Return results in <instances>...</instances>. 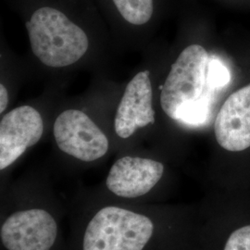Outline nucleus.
I'll list each match as a JSON object with an SVG mask.
<instances>
[{"instance_id": "f8f14e48", "label": "nucleus", "mask_w": 250, "mask_h": 250, "mask_svg": "<svg viewBox=\"0 0 250 250\" xmlns=\"http://www.w3.org/2000/svg\"><path fill=\"white\" fill-rule=\"evenodd\" d=\"M231 80L230 72L223 63L217 60L209 61L207 72V86L216 90L226 86Z\"/></svg>"}, {"instance_id": "1a4fd4ad", "label": "nucleus", "mask_w": 250, "mask_h": 250, "mask_svg": "<svg viewBox=\"0 0 250 250\" xmlns=\"http://www.w3.org/2000/svg\"><path fill=\"white\" fill-rule=\"evenodd\" d=\"M163 171L164 166L159 161L124 157L110 168L107 187L118 197H142L160 182Z\"/></svg>"}, {"instance_id": "7ed1b4c3", "label": "nucleus", "mask_w": 250, "mask_h": 250, "mask_svg": "<svg viewBox=\"0 0 250 250\" xmlns=\"http://www.w3.org/2000/svg\"><path fill=\"white\" fill-rule=\"evenodd\" d=\"M208 62L205 48L191 45L171 65L170 73L161 86V107L170 119L179 121L181 114L203 96Z\"/></svg>"}, {"instance_id": "4468645a", "label": "nucleus", "mask_w": 250, "mask_h": 250, "mask_svg": "<svg viewBox=\"0 0 250 250\" xmlns=\"http://www.w3.org/2000/svg\"><path fill=\"white\" fill-rule=\"evenodd\" d=\"M9 103V94L7 88L1 84L0 85V112L3 113Z\"/></svg>"}, {"instance_id": "9d476101", "label": "nucleus", "mask_w": 250, "mask_h": 250, "mask_svg": "<svg viewBox=\"0 0 250 250\" xmlns=\"http://www.w3.org/2000/svg\"><path fill=\"white\" fill-rule=\"evenodd\" d=\"M121 15L134 25L146 23L153 14V0H113Z\"/></svg>"}, {"instance_id": "20e7f679", "label": "nucleus", "mask_w": 250, "mask_h": 250, "mask_svg": "<svg viewBox=\"0 0 250 250\" xmlns=\"http://www.w3.org/2000/svg\"><path fill=\"white\" fill-rule=\"evenodd\" d=\"M53 131L60 149L77 160L97 161L108 150L107 136L81 110H65L57 118Z\"/></svg>"}, {"instance_id": "f257e3e1", "label": "nucleus", "mask_w": 250, "mask_h": 250, "mask_svg": "<svg viewBox=\"0 0 250 250\" xmlns=\"http://www.w3.org/2000/svg\"><path fill=\"white\" fill-rule=\"evenodd\" d=\"M26 28L33 53L48 67L72 65L87 51L86 34L58 9H37Z\"/></svg>"}, {"instance_id": "ddd939ff", "label": "nucleus", "mask_w": 250, "mask_h": 250, "mask_svg": "<svg viewBox=\"0 0 250 250\" xmlns=\"http://www.w3.org/2000/svg\"><path fill=\"white\" fill-rule=\"evenodd\" d=\"M224 250H250V225L243 226L232 232Z\"/></svg>"}, {"instance_id": "9b49d317", "label": "nucleus", "mask_w": 250, "mask_h": 250, "mask_svg": "<svg viewBox=\"0 0 250 250\" xmlns=\"http://www.w3.org/2000/svg\"><path fill=\"white\" fill-rule=\"evenodd\" d=\"M210 89L207 86L205 93L203 96L188 107L182 114L179 119L178 122L185 124V125H191V126H199L204 125L208 118L209 111H210V105H211V96H210Z\"/></svg>"}, {"instance_id": "39448f33", "label": "nucleus", "mask_w": 250, "mask_h": 250, "mask_svg": "<svg viewBox=\"0 0 250 250\" xmlns=\"http://www.w3.org/2000/svg\"><path fill=\"white\" fill-rule=\"evenodd\" d=\"M58 233L52 215L31 208L10 215L0 230L2 244L8 250H50Z\"/></svg>"}, {"instance_id": "0eeeda50", "label": "nucleus", "mask_w": 250, "mask_h": 250, "mask_svg": "<svg viewBox=\"0 0 250 250\" xmlns=\"http://www.w3.org/2000/svg\"><path fill=\"white\" fill-rule=\"evenodd\" d=\"M214 132L225 150L239 152L250 147V83L225 100L216 118Z\"/></svg>"}, {"instance_id": "f03ea898", "label": "nucleus", "mask_w": 250, "mask_h": 250, "mask_svg": "<svg viewBox=\"0 0 250 250\" xmlns=\"http://www.w3.org/2000/svg\"><path fill=\"white\" fill-rule=\"evenodd\" d=\"M154 232L151 220L119 207L99 210L87 225L83 250H143Z\"/></svg>"}, {"instance_id": "6e6552de", "label": "nucleus", "mask_w": 250, "mask_h": 250, "mask_svg": "<svg viewBox=\"0 0 250 250\" xmlns=\"http://www.w3.org/2000/svg\"><path fill=\"white\" fill-rule=\"evenodd\" d=\"M149 75V71L137 73L125 89L117 108L114 123L115 132L121 138H128L137 128L155 123Z\"/></svg>"}, {"instance_id": "423d86ee", "label": "nucleus", "mask_w": 250, "mask_h": 250, "mask_svg": "<svg viewBox=\"0 0 250 250\" xmlns=\"http://www.w3.org/2000/svg\"><path fill=\"white\" fill-rule=\"evenodd\" d=\"M44 124L35 107L11 110L0 123V170L10 166L42 137Z\"/></svg>"}]
</instances>
